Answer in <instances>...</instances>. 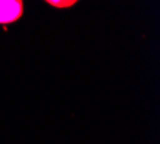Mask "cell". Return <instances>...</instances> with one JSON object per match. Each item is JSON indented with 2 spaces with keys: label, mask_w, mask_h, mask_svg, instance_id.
<instances>
[{
  "label": "cell",
  "mask_w": 160,
  "mask_h": 144,
  "mask_svg": "<svg viewBox=\"0 0 160 144\" xmlns=\"http://www.w3.org/2000/svg\"><path fill=\"white\" fill-rule=\"evenodd\" d=\"M22 0H0V25H9L22 17Z\"/></svg>",
  "instance_id": "1"
},
{
  "label": "cell",
  "mask_w": 160,
  "mask_h": 144,
  "mask_svg": "<svg viewBox=\"0 0 160 144\" xmlns=\"http://www.w3.org/2000/svg\"><path fill=\"white\" fill-rule=\"evenodd\" d=\"M48 4L53 6V7H69V6L75 4V2H71V0H68V2H55V0H49Z\"/></svg>",
  "instance_id": "2"
}]
</instances>
